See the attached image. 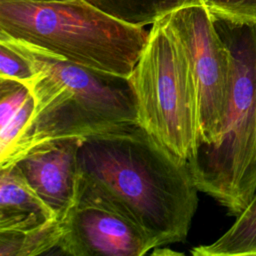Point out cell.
Listing matches in <instances>:
<instances>
[{
	"instance_id": "1",
	"label": "cell",
	"mask_w": 256,
	"mask_h": 256,
	"mask_svg": "<svg viewBox=\"0 0 256 256\" xmlns=\"http://www.w3.org/2000/svg\"><path fill=\"white\" fill-rule=\"evenodd\" d=\"M78 165L76 202L123 215L151 238L155 249L186 240L199 190L188 164L139 122L81 137Z\"/></svg>"
},
{
	"instance_id": "2",
	"label": "cell",
	"mask_w": 256,
	"mask_h": 256,
	"mask_svg": "<svg viewBox=\"0 0 256 256\" xmlns=\"http://www.w3.org/2000/svg\"><path fill=\"white\" fill-rule=\"evenodd\" d=\"M31 64L28 87L34 109L0 167L34 145L63 137H84L119 124L138 122L130 77L85 67L0 33Z\"/></svg>"
},
{
	"instance_id": "3",
	"label": "cell",
	"mask_w": 256,
	"mask_h": 256,
	"mask_svg": "<svg viewBox=\"0 0 256 256\" xmlns=\"http://www.w3.org/2000/svg\"><path fill=\"white\" fill-rule=\"evenodd\" d=\"M0 33L123 77L131 76L149 36L87 0H0Z\"/></svg>"
},
{
	"instance_id": "4",
	"label": "cell",
	"mask_w": 256,
	"mask_h": 256,
	"mask_svg": "<svg viewBox=\"0 0 256 256\" xmlns=\"http://www.w3.org/2000/svg\"><path fill=\"white\" fill-rule=\"evenodd\" d=\"M212 16L231 54L230 98L218 140L188 166L198 190L237 216L256 191V23Z\"/></svg>"
},
{
	"instance_id": "5",
	"label": "cell",
	"mask_w": 256,
	"mask_h": 256,
	"mask_svg": "<svg viewBox=\"0 0 256 256\" xmlns=\"http://www.w3.org/2000/svg\"><path fill=\"white\" fill-rule=\"evenodd\" d=\"M130 80L138 122L168 152L188 164L199 138L197 91L185 51L164 18L152 25Z\"/></svg>"
},
{
	"instance_id": "6",
	"label": "cell",
	"mask_w": 256,
	"mask_h": 256,
	"mask_svg": "<svg viewBox=\"0 0 256 256\" xmlns=\"http://www.w3.org/2000/svg\"><path fill=\"white\" fill-rule=\"evenodd\" d=\"M164 19L182 45L194 78L199 117L197 147L211 145L220 136L229 103L230 51L204 4L177 9Z\"/></svg>"
},
{
	"instance_id": "7",
	"label": "cell",
	"mask_w": 256,
	"mask_h": 256,
	"mask_svg": "<svg viewBox=\"0 0 256 256\" xmlns=\"http://www.w3.org/2000/svg\"><path fill=\"white\" fill-rule=\"evenodd\" d=\"M58 254L143 256L155 249L136 224L108 208L76 202L61 219Z\"/></svg>"
},
{
	"instance_id": "8",
	"label": "cell",
	"mask_w": 256,
	"mask_h": 256,
	"mask_svg": "<svg viewBox=\"0 0 256 256\" xmlns=\"http://www.w3.org/2000/svg\"><path fill=\"white\" fill-rule=\"evenodd\" d=\"M80 140L63 137L43 141L10 163L59 219L76 202Z\"/></svg>"
},
{
	"instance_id": "9",
	"label": "cell",
	"mask_w": 256,
	"mask_h": 256,
	"mask_svg": "<svg viewBox=\"0 0 256 256\" xmlns=\"http://www.w3.org/2000/svg\"><path fill=\"white\" fill-rule=\"evenodd\" d=\"M54 218L13 163L0 167V231L26 230Z\"/></svg>"
},
{
	"instance_id": "10",
	"label": "cell",
	"mask_w": 256,
	"mask_h": 256,
	"mask_svg": "<svg viewBox=\"0 0 256 256\" xmlns=\"http://www.w3.org/2000/svg\"><path fill=\"white\" fill-rule=\"evenodd\" d=\"M194 256H256V191L232 226L216 241L196 246Z\"/></svg>"
},
{
	"instance_id": "11",
	"label": "cell",
	"mask_w": 256,
	"mask_h": 256,
	"mask_svg": "<svg viewBox=\"0 0 256 256\" xmlns=\"http://www.w3.org/2000/svg\"><path fill=\"white\" fill-rule=\"evenodd\" d=\"M61 219L17 231H0V256H36L58 254Z\"/></svg>"
},
{
	"instance_id": "12",
	"label": "cell",
	"mask_w": 256,
	"mask_h": 256,
	"mask_svg": "<svg viewBox=\"0 0 256 256\" xmlns=\"http://www.w3.org/2000/svg\"><path fill=\"white\" fill-rule=\"evenodd\" d=\"M108 14L134 26L153 25L171 12L201 0H87Z\"/></svg>"
},
{
	"instance_id": "13",
	"label": "cell",
	"mask_w": 256,
	"mask_h": 256,
	"mask_svg": "<svg viewBox=\"0 0 256 256\" xmlns=\"http://www.w3.org/2000/svg\"><path fill=\"white\" fill-rule=\"evenodd\" d=\"M34 75L30 62L14 47L0 40V78H8L28 85Z\"/></svg>"
},
{
	"instance_id": "14",
	"label": "cell",
	"mask_w": 256,
	"mask_h": 256,
	"mask_svg": "<svg viewBox=\"0 0 256 256\" xmlns=\"http://www.w3.org/2000/svg\"><path fill=\"white\" fill-rule=\"evenodd\" d=\"M211 14L241 23H256V0H201Z\"/></svg>"
},
{
	"instance_id": "15",
	"label": "cell",
	"mask_w": 256,
	"mask_h": 256,
	"mask_svg": "<svg viewBox=\"0 0 256 256\" xmlns=\"http://www.w3.org/2000/svg\"><path fill=\"white\" fill-rule=\"evenodd\" d=\"M31 96L23 82L0 78V126L5 124Z\"/></svg>"
},
{
	"instance_id": "16",
	"label": "cell",
	"mask_w": 256,
	"mask_h": 256,
	"mask_svg": "<svg viewBox=\"0 0 256 256\" xmlns=\"http://www.w3.org/2000/svg\"><path fill=\"white\" fill-rule=\"evenodd\" d=\"M34 109L32 95L24 105L3 125L0 126V163L9 155L16 139L28 123Z\"/></svg>"
}]
</instances>
